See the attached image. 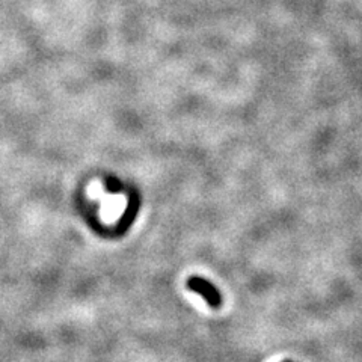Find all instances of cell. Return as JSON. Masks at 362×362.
<instances>
[{"instance_id":"obj_1","label":"cell","mask_w":362,"mask_h":362,"mask_svg":"<svg viewBox=\"0 0 362 362\" xmlns=\"http://www.w3.org/2000/svg\"><path fill=\"white\" fill-rule=\"evenodd\" d=\"M187 287H189V290H192L194 293L203 296V299L208 304V306H212V308L222 306L221 293L217 292V288L212 283H208V281L203 279L201 276H190L187 279Z\"/></svg>"},{"instance_id":"obj_2","label":"cell","mask_w":362,"mask_h":362,"mask_svg":"<svg viewBox=\"0 0 362 362\" xmlns=\"http://www.w3.org/2000/svg\"><path fill=\"white\" fill-rule=\"evenodd\" d=\"M284 362H292V361H284Z\"/></svg>"},{"instance_id":"obj_3","label":"cell","mask_w":362,"mask_h":362,"mask_svg":"<svg viewBox=\"0 0 362 362\" xmlns=\"http://www.w3.org/2000/svg\"><path fill=\"white\" fill-rule=\"evenodd\" d=\"M292 362H293V361H292Z\"/></svg>"}]
</instances>
